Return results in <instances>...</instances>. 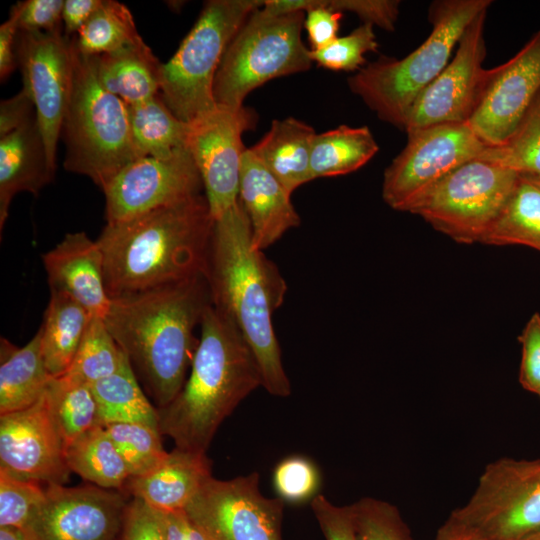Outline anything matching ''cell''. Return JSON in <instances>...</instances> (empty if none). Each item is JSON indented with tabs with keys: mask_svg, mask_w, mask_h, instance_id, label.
Segmentation results:
<instances>
[{
	"mask_svg": "<svg viewBox=\"0 0 540 540\" xmlns=\"http://www.w3.org/2000/svg\"><path fill=\"white\" fill-rule=\"evenodd\" d=\"M214 223L202 194L107 223L96 241L110 299L204 274Z\"/></svg>",
	"mask_w": 540,
	"mask_h": 540,
	"instance_id": "obj_3",
	"label": "cell"
},
{
	"mask_svg": "<svg viewBox=\"0 0 540 540\" xmlns=\"http://www.w3.org/2000/svg\"><path fill=\"white\" fill-rule=\"evenodd\" d=\"M210 305L204 274L111 299L105 324L157 409L182 389Z\"/></svg>",
	"mask_w": 540,
	"mask_h": 540,
	"instance_id": "obj_2",
	"label": "cell"
},
{
	"mask_svg": "<svg viewBox=\"0 0 540 540\" xmlns=\"http://www.w3.org/2000/svg\"><path fill=\"white\" fill-rule=\"evenodd\" d=\"M481 243L524 245L540 251V187L531 179L520 176Z\"/></svg>",
	"mask_w": 540,
	"mask_h": 540,
	"instance_id": "obj_32",
	"label": "cell"
},
{
	"mask_svg": "<svg viewBox=\"0 0 540 540\" xmlns=\"http://www.w3.org/2000/svg\"><path fill=\"white\" fill-rule=\"evenodd\" d=\"M165 540H210L185 510L163 512Z\"/></svg>",
	"mask_w": 540,
	"mask_h": 540,
	"instance_id": "obj_50",
	"label": "cell"
},
{
	"mask_svg": "<svg viewBox=\"0 0 540 540\" xmlns=\"http://www.w3.org/2000/svg\"><path fill=\"white\" fill-rule=\"evenodd\" d=\"M204 275L212 306L234 324L253 352L262 387L274 396H289L291 385L272 322L287 284L276 264L254 246L239 199L215 219Z\"/></svg>",
	"mask_w": 540,
	"mask_h": 540,
	"instance_id": "obj_1",
	"label": "cell"
},
{
	"mask_svg": "<svg viewBox=\"0 0 540 540\" xmlns=\"http://www.w3.org/2000/svg\"><path fill=\"white\" fill-rule=\"evenodd\" d=\"M519 177L510 169L476 158L443 178L409 213L458 243H481Z\"/></svg>",
	"mask_w": 540,
	"mask_h": 540,
	"instance_id": "obj_10",
	"label": "cell"
},
{
	"mask_svg": "<svg viewBox=\"0 0 540 540\" xmlns=\"http://www.w3.org/2000/svg\"><path fill=\"white\" fill-rule=\"evenodd\" d=\"M211 465L206 452L175 447L154 469L129 478L125 488L132 497L162 512L184 510L212 477Z\"/></svg>",
	"mask_w": 540,
	"mask_h": 540,
	"instance_id": "obj_22",
	"label": "cell"
},
{
	"mask_svg": "<svg viewBox=\"0 0 540 540\" xmlns=\"http://www.w3.org/2000/svg\"><path fill=\"white\" fill-rule=\"evenodd\" d=\"M318 4L338 12L356 14L363 23L393 31L400 12L398 0H317Z\"/></svg>",
	"mask_w": 540,
	"mask_h": 540,
	"instance_id": "obj_42",
	"label": "cell"
},
{
	"mask_svg": "<svg viewBox=\"0 0 540 540\" xmlns=\"http://www.w3.org/2000/svg\"><path fill=\"white\" fill-rule=\"evenodd\" d=\"M263 0H209L169 61L161 67L160 96L185 123L218 105L213 85L222 57L248 16Z\"/></svg>",
	"mask_w": 540,
	"mask_h": 540,
	"instance_id": "obj_9",
	"label": "cell"
},
{
	"mask_svg": "<svg viewBox=\"0 0 540 540\" xmlns=\"http://www.w3.org/2000/svg\"><path fill=\"white\" fill-rule=\"evenodd\" d=\"M378 150L379 146L367 126L340 125L316 133L310 157L312 180L354 172L374 157Z\"/></svg>",
	"mask_w": 540,
	"mask_h": 540,
	"instance_id": "obj_28",
	"label": "cell"
},
{
	"mask_svg": "<svg viewBox=\"0 0 540 540\" xmlns=\"http://www.w3.org/2000/svg\"><path fill=\"white\" fill-rule=\"evenodd\" d=\"M304 20L305 11L255 9L222 57L213 85L216 104L242 108L247 95L267 81L309 70L310 49L301 37Z\"/></svg>",
	"mask_w": 540,
	"mask_h": 540,
	"instance_id": "obj_8",
	"label": "cell"
},
{
	"mask_svg": "<svg viewBox=\"0 0 540 540\" xmlns=\"http://www.w3.org/2000/svg\"><path fill=\"white\" fill-rule=\"evenodd\" d=\"M128 106L132 136L140 157L164 159L188 149L189 124L173 114L160 93Z\"/></svg>",
	"mask_w": 540,
	"mask_h": 540,
	"instance_id": "obj_29",
	"label": "cell"
},
{
	"mask_svg": "<svg viewBox=\"0 0 540 540\" xmlns=\"http://www.w3.org/2000/svg\"><path fill=\"white\" fill-rule=\"evenodd\" d=\"M315 130L294 117L274 120L269 131L249 149L292 194L312 181L310 157Z\"/></svg>",
	"mask_w": 540,
	"mask_h": 540,
	"instance_id": "obj_24",
	"label": "cell"
},
{
	"mask_svg": "<svg viewBox=\"0 0 540 540\" xmlns=\"http://www.w3.org/2000/svg\"><path fill=\"white\" fill-rule=\"evenodd\" d=\"M540 532V459L500 458L488 464L465 505L434 540H528Z\"/></svg>",
	"mask_w": 540,
	"mask_h": 540,
	"instance_id": "obj_7",
	"label": "cell"
},
{
	"mask_svg": "<svg viewBox=\"0 0 540 540\" xmlns=\"http://www.w3.org/2000/svg\"><path fill=\"white\" fill-rule=\"evenodd\" d=\"M238 199L249 219L253 244L259 250L270 247L301 223L291 194L249 148L241 160Z\"/></svg>",
	"mask_w": 540,
	"mask_h": 540,
	"instance_id": "obj_21",
	"label": "cell"
},
{
	"mask_svg": "<svg viewBox=\"0 0 540 540\" xmlns=\"http://www.w3.org/2000/svg\"><path fill=\"white\" fill-rule=\"evenodd\" d=\"M0 415L26 409L45 393L52 376L41 350V333L23 347L1 338Z\"/></svg>",
	"mask_w": 540,
	"mask_h": 540,
	"instance_id": "obj_26",
	"label": "cell"
},
{
	"mask_svg": "<svg viewBox=\"0 0 540 540\" xmlns=\"http://www.w3.org/2000/svg\"><path fill=\"white\" fill-rule=\"evenodd\" d=\"M102 425L142 423L159 429L158 409L152 405L129 361L115 374L92 384Z\"/></svg>",
	"mask_w": 540,
	"mask_h": 540,
	"instance_id": "obj_31",
	"label": "cell"
},
{
	"mask_svg": "<svg viewBox=\"0 0 540 540\" xmlns=\"http://www.w3.org/2000/svg\"><path fill=\"white\" fill-rule=\"evenodd\" d=\"M118 540H165L163 512L132 497Z\"/></svg>",
	"mask_w": 540,
	"mask_h": 540,
	"instance_id": "obj_43",
	"label": "cell"
},
{
	"mask_svg": "<svg viewBox=\"0 0 540 540\" xmlns=\"http://www.w3.org/2000/svg\"><path fill=\"white\" fill-rule=\"evenodd\" d=\"M36 116L32 99L24 88L0 103V138L20 128Z\"/></svg>",
	"mask_w": 540,
	"mask_h": 540,
	"instance_id": "obj_47",
	"label": "cell"
},
{
	"mask_svg": "<svg viewBox=\"0 0 540 540\" xmlns=\"http://www.w3.org/2000/svg\"><path fill=\"white\" fill-rule=\"evenodd\" d=\"M71 472L105 489L120 490L130 478L127 466L104 426H95L66 446Z\"/></svg>",
	"mask_w": 540,
	"mask_h": 540,
	"instance_id": "obj_30",
	"label": "cell"
},
{
	"mask_svg": "<svg viewBox=\"0 0 540 540\" xmlns=\"http://www.w3.org/2000/svg\"><path fill=\"white\" fill-rule=\"evenodd\" d=\"M245 107L217 106L189 124L187 148L200 173L214 219L238 202L241 160L246 148L242 135L254 125Z\"/></svg>",
	"mask_w": 540,
	"mask_h": 540,
	"instance_id": "obj_16",
	"label": "cell"
},
{
	"mask_svg": "<svg viewBox=\"0 0 540 540\" xmlns=\"http://www.w3.org/2000/svg\"><path fill=\"white\" fill-rule=\"evenodd\" d=\"M326 540H358L348 506H336L319 494L311 501Z\"/></svg>",
	"mask_w": 540,
	"mask_h": 540,
	"instance_id": "obj_45",
	"label": "cell"
},
{
	"mask_svg": "<svg viewBox=\"0 0 540 540\" xmlns=\"http://www.w3.org/2000/svg\"><path fill=\"white\" fill-rule=\"evenodd\" d=\"M377 50L374 26L363 23L348 35L337 37L324 48L310 50V57L312 62L325 69L358 71L366 62L364 55Z\"/></svg>",
	"mask_w": 540,
	"mask_h": 540,
	"instance_id": "obj_39",
	"label": "cell"
},
{
	"mask_svg": "<svg viewBox=\"0 0 540 540\" xmlns=\"http://www.w3.org/2000/svg\"><path fill=\"white\" fill-rule=\"evenodd\" d=\"M61 134L66 145L64 168L88 177L102 191L141 158L128 104L101 85L97 56L83 55L75 46L73 85Z\"/></svg>",
	"mask_w": 540,
	"mask_h": 540,
	"instance_id": "obj_6",
	"label": "cell"
},
{
	"mask_svg": "<svg viewBox=\"0 0 540 540\" xmlns=\"http://www.w3.org/2000/svg\"><path fill=\"white\" fill-rule=\"evenodd\" d=\"M71 39L79 53L100 56L136 43L142 37L126 5L115 0H102L97 10Z\"/></svg>",
	"mask_w": 540,
	"mask_h": 540,
	"instance_id": "obj_34",
	"label": "cell"
},
{
	"mask_svg": "<svg viewBox=\"0 0 540 540\" xmlns=\"http://www.w3.org/2000/svg\"><path fill=\"white\" fill-rule=\"evenodd\" d=\"M20 5L12 6L8 19L0 26V80L3 83L17 66L16 43L19 33Z\"/></svg>",
	"mask_w": 540,
	"mask_h": 540,
	"instance_id": "obj_48",
	"label": "cell"
},
{
	"mask_svg": "<svg viewBox=\"0 0 540 540\" xmlns=\"http://www.w3.org/2000/svg\"><path fill=\"white\" fill-rule=\"evenodd\" d=\"M45 394L66 446L86 431L102 425L91 384L65 373L52 378Z\"/></svg>",
	"mask_w": 540,
	"mask_h": 540,
	"instance_id": "obj_33",
	"label": "cell"
},
{
	"mask_svg": "<svg viewBox=\"0 0 540 540\" xmlns=\"http://www.w3.org/2000/svg\"><path fill=\"white\" fill-rule=\"evenodd\" d=\"M462 540H477V539H462Z\"/></svg>",
	"mask_w": 540,
	"mask_h": 540,
	"instance_id": "obj_55",
	"label": "cell"
},
{
	"mask_svg": "<svg viewBox=\"0 0 540 540\" xmlns=\"http://www.w3.org/2000/svg\"><path fill=\"white\" fill-rule=\"evenodd\" d=\"M518 339L522 345L519 382L525 390L536 394L540 389L539 313L531 316Z\"/></svg>",
	"mask_w": 540,
	"mask_h": 540,
	"instance_id": "obj_44",
	"label": "cell"
},
{
	"mask_svg": "<svg viewBox=\"0 0 540 540\" xmlns=\"http://www.w3.org/2000/svg\"><path fill=\"white\" fill-rule=\"evenodd\" d=\"M0 540H29V538L21 527L0 526Z\"/></svg>",
	"mask_w": 540,
	"mask_h": 540,
	"instance_id": "obj_51",
	"label": "cell"
},
{
	"mask_svg": "<svg viewBox=\"0 0 540 540\" xmlns=\"http://www.w3.org/2000/svg\"><path fill=\"white\" fill-rule=\"evenodd\" d=\"M128 497L96 485H46L45 498L23 528L29 540H118Z\"/></svg>",
	"mask_w": 540,
	"mask_h": 540,
	"instance_id": "obj_14",
	"label": "cell"
},
{
	"mask_svg": "<svg viewBox=\"0 0 540 540\" xmlns=\"http://www.w3.org/2000/svg\"><path fill=\"white\" fill-rule=\"evenodd\" d=\"M65 450L45 393L26 409L0 415V470L46 485H64L71 474Z\"/></svg>",
	"mask_w": 540,
	"mask_h": 540,
	"instance_id": "obj_19",
	"label": "cell"
},
{
	"mask_svg": "<svg viewBox=\"0 0 540 540\" xmlns=\"http://www.w3.org/2000/svg\"><path fill=\"white\" fill-rule=\"evenodd\" d=\"M487 11L479 13L467 25L454 58L414 101L406 118V134L437 124L468 122L487 76L483 67Z\"/></svg>",
	"mask_w": 540,
	"mask_h": 540,
	"instance_id": "obj_15",
	"label": "cell"
},
{
	"mask_svg": "<svg viewBox=\"0 0 540 540\" xmlns=\"http://www.w3.org/2000/svg\"><path fill=\"white\" fill-rule=\"evenodd\" d=\"M490 0H439L430 4L432 30L426 40L401 59L381 56L348 79L352 93L379 119L404 131L419 94L443 71L467 25Z\"/></svg>",
	"mask_w": 540,
	"mask_h": 540,
	"instance_id": "obj_5",
	"label": "cell"
},
{
	"mask_svg": "<svg viewBox=\"0 0 540 540\" xmlns=\"http://www.w3.org/2000/svg\"><path fill=\"white\" fill-rule=\"evenodd\" d=\"M536 394H537V395L539 396V398H540V389L538 390V392H537Z\"/></svg>",
	"mask_w": 540,
	"mask_h": 540,
	"instance_id": "obj_54",
	"label": "cell"
},
{
	"mask_svg": "<svg viewBox=\"0 0 540 540\" xmlns=\"http://www.w3.org/2000/svg\"><path fill=\"white\" fill-rule=\"evenodd\" d=\"M127 360L104 319L92 317L66 373L92 385L118 372Z\"/></svg>",
	"mask_w": 540,
	"mask_h": 540,
	"instance_id": "obj_36",
	"label": "cell"
},
{
	"mask_svg": "<svg viewBox=\"0 0 540 540\" xmlns=\"http://www.w3.org/2000/svg\"><path fill=\"white\" fill-rule=\"evenodd\" d=\"M477 159L540 179V93L506 141L486 146Z\"/></svg>",
	"mask_w": 540,
	"mask_h": 540,
	"instance_id": "obj_35",
	"label": "cell"
},
{
	"mask_svg": "<svg viewBox=\"0 0 540 540\" xmlns=\"http://www.w3.org/2000/svg\"><path fill=\"white\" fill-rule=\"evenodd\" d=\"M272 483L277 498L284 503L304 504L319 495L321 475L311 459L292 455L276 465Z\"/></svg>",
	"mask_w": 540,
	"mask_h": 540,
	"instance_id": "obj_40",
	"label": "cell"
},
{
	"mask_svg": "<svg viewBox=\"0 0 540 540\" xmlns=\"http://www.w3.org/2000/svg\"><path fill=\"white\" fill-rule=\"evenodd\" d=\"M202 179L188 149L170 157H141L103 190L107 223L129 220L201 194Z\"/></svg>",
	"mask_w": 540,
	"mask_h": 540,
	"instance_id": "obj_17",
	"label": "cell"
},
{
	"mask_svg": "<svg viewBox=\"0 0 540 540\" xmlns=\"http://www.w3.org/2000/svg\"><path fill=\"white\" fill-rule=\"evenodd\" d=\"M162 64L143 39L118 51L97 56L101 85L128 105L160 93Z\"/></svg>",
	"mask_w": 540,
	"mask_h": 540,
	"instance_id": "obj_25",
	"label": "cell"
},
{
	"mask_svg": "<svg viewBox=\"0 0 540 540\" xmlns=\"http://www.w3.org/2000/svg\"><path fill=\"white\" fill-rule=\"evenodd\" d=\"M63 0L20 1L19 28L27 31L63 30Z\"/></svg>",
	"mask_w": 540,
	"mask_h": 540,
	"instance_id": "obj_46",
	"label": "cell"
},
{
	"mask_svg": "<svg viewBox=\"0 0 540 540\" xmlns=\"http://www.w3.org/2000/svg\"><path fill=\"white\" fill-rule=\"evenodd\" d=\"M528 540H540V532L537 533L536 535H534L533 537H531L530 539Z\"/></svg>",
	"mask_w": 540,
	"mask_h": 540,
	"instance_id": "obj_52",
	"label": "cell"
},
{
	"mask_svg": "<svg viewBox=\"0 0 540 540\" xmlns=\"http://www.w3.org/2000/svg\"><path fill=\"white\" fill-rule=\"evenodd\" d=\"M102 0H65L62 21L64 35L71 39L77 35Z\"/></svg>",
	"mask_w": 540,
	"mask_h": 540,
	"instance_id": "obj_49",
	"label": "cell"
},
{
	"mask_svg": "<svg viewBox=\"0 0 540 540\" xmlns=\"http://www.w3.org/2000/svg\"><path fill=\"white\" fill-rule=\"evenodd\" d=\"M50 291L69 295L92 315L104 319L111 299L107 293L104 257L96 240L81 231L68 233L42 255Z\"/></svg>",
	"mask_w": 540,
	"mask_h": 540,
	"instance_id": "obj_20",
	"label": "cell"
},
{
	"mask_svg": "<svg viewBox=\"0 0 540 540\" xmlns=\"http://www.w3.org/2000/svg\"><path fill=\"white\" fill-rule=\"evenodd\" d=\"M124 460L131 477L144 475L159 465L165 451L160 430L142 423L115 422L104 425Z\"/></svg>",
	"mask_w": 540,
	"mask_h": 540,
	"instance_id": "obj_37",
	"label": "cell"
},
{
	"mask_svg": "<svg viewBox=\"0 0 540 540\" xmlns=\"http://www.w3.org/2000/svg\"><path fill=\"white\" fill-rule=\"evenodd\" d=\"M529 179H531L535 184H537L540 187V179H532V178H529Z\"/></svg>",
	"mask_w": 540,
	"mask_h": 540,
	"instance_id": "obj_53",
	"label": "cell"
},
{
	"mask_svg": "<svg viewBox=\"0 0 540 540\" xmlns=\"http://www.w3.org/2000/svg\"><path fill=\"white\" fill-rule=\"evenodd\" d=\"M284 502L266 498L253 472L229 480L211 477L185 507L210 540H282Z\"/></svg>",
	"mask_w": 540,
	"mask_h": 540,
	"instance_id": "obj_13",
	"label": "cell"
},
{
	"mask_svg": "<svg viewBox=\"0 0 540 540\" xmlns=\"http://www.w3.org/2000/svg\"><path fill=\"white\" fill-rule=\"evenodd\" d=\"M539 93L540 30L507 62L487 69L467 124L487 146H498L513 133Z\"/></svg>",
	"mask_w": 540,
	"mask_h": 540,
	"instance_id": "obj_18",
	"label": "cell"
},
{
	"mask_svg": "<svg viewBox=\"0 0 540 540\" xmlns=\"http://www.w3.org/2000/svg\"><path fill=\"white\" fill-rule=\"evenodd\" d=\"M358 540H413L396 506L364 497L349 505Z\"/></svg>",
	"mask_w": 540,
	"mask_h": 540,
	"instance_id": "obj_38",
	"label": "cell"
},
{
	"mask_svg": "<svg viewBox=\"0 0 540 540\" xmlns=\"http://www.w3.org/2000/svg\"><path fill=\"white\" fill-rule=\"evenodd\" d=\"M407 144L386 168L382 198L394 210L411 209L443 178L476 159L486 144L467 123H444L407 133Z\"/></svg>",
	"mask_w": 540,
	"mask_h": 540,
	"instance_id": "obj_11",
	"label": "cell"
},
{
	"mask_svg": "<svg viewBox=\"0 0 540 540\" xmlns=\"http://www.w3.org/2000/svg\"><path fill=\"white\" fill-rule=\"evenodd\" d=\"M91 319L92 315L78 301L67 294L50 291L39 331L43 359L53 378L69 370Z\"/></svg>",
	"mask_w": 540,
	"mask_h": 540,
	"instance_id": "obj_27",
	"label": "cell"
},
{
	"mask_svg": "<svg viewBox=\"0 0 540 540\" xmlns=\"http://www.w3.org/2000/svg\"><path fill=\"white\" fill-rule=\"evenodd\" d=\"M36 116L0 138V231L13 198L21 192L35 196L54 179Z\"/></svg>",
	"mask_w": 540,
	"mask_h": 540,
	"instance_id": "obj_23",
	"label": "cell"
},
{
	"mask_svg": "<svg viewBox=\"0 0 540 540\" xmlns=\"http://www.w3.org/2000/svg\"><path fill=\"white\" fill-rule=\"evenodd\" d=\"M259 386L260 369L247 342L210 305L201 321L189 376L177 396L158 409L160 432L178 448L206 452L224 419Z\"/></svg>",
	"mask_w": 540,
	"mask_h": 540,
	"instance_id": "obj_4",
	"label": "cell"
},
{
	"mask_svg": "<svg viewBox=\"0 0 540 540\" xmlns=\"http://www.w3.org/2000/svg\"><path fill=\"white\" fill-rule=\"evenodd\" d=\"M45 498L39 482L0 470V526L24 528Z\"/></svg>",
	"mask_w": 540,
	"mask_h": 540,
	"instance_id": "obj_41",
	"label": "cell"
},
{
	"mask_svg": "<svg viewBox=\"0 0 540 540\" xmlns=\"http://www.w3.org/2000/svg\"><path fill=\"white\" fill-rule=\"evenodd\" d=\"M17 66L33 101L49 164L56 170V151L69 104L74 73V46L62 30H20Z\"/></svg>",
	"mask_w": 540,
	"mask_h": 540,
	"instance_id": "obj_12",
	"label": "cell"
}]
</instances>
